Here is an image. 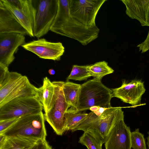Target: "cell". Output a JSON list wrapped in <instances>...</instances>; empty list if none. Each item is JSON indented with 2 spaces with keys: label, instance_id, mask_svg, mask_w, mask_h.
Listing matches in <instances>:
<instances>
[{
  "label": "cell",
  "instance_id": "obj_16",
  "mask_svg": "<svg viewBox=\"0 0 149 149\" xmlns=\"http://www.w3.org/2000/svg\"><path fill=\"white\" fill-rule=\"evenodd\" d=\"M13 33L29 36L14 15L0 0V33Z\"/></svg>",
  "mask_w": 149,
  "mask_h": 149
},
{
  "label": "cell",
  "instance_id": "obj_4",
  "mask_svg": "<svg viewBox=\"0 0 149 149\" xmlns=\"http://www.w3.org/2000/svg\"><path fill=\"white\" fill-rule=\"evenodd\" d=\"M37 88L26 76L8 70L0 79V107L15 99L35 96Z\"/></svg>",
  "mask_w": 149,
  "mask_h": 149
},
{
  "label": "cell",
  "instance_id": "obj_27",
  "mask_svg": "<svg viewBox=\"0 0 149 149\" xmlns=\"http://www.w3.org/2000/svg\"><path fill=\"white\" fill-rule=\"evenodd\" d=\"M137 47L141 53H144L149 50V30L147 36L144 41L138 45Z\"/></svg>",
  "mask_w": 149,
  "mask_h": 149
},
{
  "label": "cell",
  "instance_id": "obj_28",
  "mask_svg": "<svg viewBox=\"0 0 149 149\" xmlns=\"http://www.w3.org/2000/svg\"><path fill=\"white\" fill-rule=\"evenodd\" d=\"M107 108L100 107L98 106H93L90 108L89 109L93 112L98 116H99Z\"/></svg>",
  "mask_w": 149,
  "mask_h": 149
},
{
  "label": "cell",
  "instance_id": "obj_3",
  "mask_svg": "<svg viewBox=\"0 0 149 149\" xmlns=\"http://www.w3.org/2000/svg\"><path fill=\"white\" fill-rule=\"evenodd\" d=\"M101 79L94 78L81 85L76 110L81 112L93 106L111 107L112 90L105 86Z\"/></svg>",
  "mask_w": 149,
  "mask_h": 149
},
{
  "label": "cell",
  "instance_id": "obj_8",
  "mask_svg": "<svg viewBox=\"0 0 149 149\" xmlns=\"http://www.w3.org/2000/svg\"><path fill=\"white\" fill-rule=\"evenodd\" d=\"M72 16L88 29L98 28L95 19L101 6L107 0H68Z\"/></svg>",
  "mask_w": 149,
  "mask_h": 149
},
{
  "label": "cell",
  "instance_id": "obj_2",
  "mask_svg": "<svg viewBox=\"0 0 149 149\" xmlns=\"http://www.w3.org/2000/svg\"><path fill=\"white\" fill-rule=\"evenodd\" d=\"M124 119V112L120 107H111L99 116L93 112L71 131L81 130L93 136L101 145L104 143L112 129L120 121Z\"/></svg>",
  "mask_w": 149,
  "mask_h": 149
},
{
  "label": "cell",
  "instance_id": "obj_11",
  "mask_svg": "<svg viewBox=\"0 0 149 149\" xmlns=\"http://www.w3.org/2000/svg\"><path fill=\"white\" fill-rule=\"evenodd\" d=\"M122 81L120 87L112 89L113 97H117L124 102L131 104L133 108L142 105L141 97L146 91L144 82L137 79L127 82L123 79Z\"/></svg>",
  "mask_w": 149,
  "mask_h": 149
},
{
  "label": "cell",
  "instance_id": "obj_17",
  "mask_svg": "<svg viewBox=\"0 0 149 149\" xmlns=\"http://www.w3.org/2000/svg\"><path fill=\"white\" fill-rule=\"evenodd\" d=\"M54 94V86L52 82L47 77L43 78L42 85L37 88L35 97L42 105L45 113L49 109Z\"/></svg>",
  "mask_w": 149,
  "mask_h": 149
},
{
  "label": "cell",
  "instance_id": "obj_12",
  "mask_svg": "<svg viewBox=\"0 0 149 149\" xmlns=\"http://www.w3.org/2000/svg\"><path fill=\"white\" fill-rule=\"evenodd\" d=\"M21 46L40 58L54 61L60 60L65 51V48L61 42H49L44 38L33 40Z\"/></svg>",
  "mask_w": 149,
  "mask_h": 149
},
{
  "label": "cell",
  "instance_id": "obj_29",
  "mask_svg": "<svg viewBox=\"0 0 149 149\" xmlns=\"http://www.w3.org/2000/svg\"><path fill=\"white\" fill-rule=\"evenodd\" d=\"M48 73H49L52 75H53L55 74V71L52 69H49L48 70Z\"/></svg>",
  "mask_w": 149,
  "mask_h": 149
},
{
  "label": "cell",
  "instance_id": "obj_22",
  "mask_svg": "<svg viewBox=\"0 0 149 149\" xmlns=\"http://www.w3.org/2000/svg\"><path fill=\"white\" fill-rule=\"evenodd\" d=\"M89 65H74L67 80L70 79L81 81L86 80L91 77L89 70Z\"/></svg>",
  "mask_w": 149,
  "mask_h": 149
},
{
  "label": "cell",
  "instance_id": "obj_20",
  "mask_svg": "<svg viewBox=\"0 0 149 149\" xmlns=\"http://www.w3.org/2000/svg\"><path fill=\"white\" fill-rule=\"evenodd\" d=\"M88 113L76 111L71 107L67 110L65 115V130H72L87 117Z\"/></svg>",
  "mask_w": 149,
  "mask_h": 149
},
{
  "label": "cell",
  "instance_id": "obj_21",
  "mask_svg": "<svg viewBox=\"0 0 149 149\" xmlns=\"http://www.w3.org/2000/svg\"><path fill=\"white\" fill-rule=\"evenodd\" d=\"M89 70L91 76L101 79L104 76L111 74L114 71L104 61L90 65Z\"/></svg>",
  "mask_w": 149,
  "mask_h": 149
},
{
  "label": "cell",
  "instance_id": "obj_30",
  "mask_svg": "<svg viewBox=\"0 0 149 149\" xmlns=\"http://www.w3.org/2000/svg\"><path fill=\"white\" fill-rule=\"evenodd\" d=\"M148 136L147 138V145L148 146V149H149V131L148 132Z\"/></svg>",
  "mask_w": 149,
  "mask_h": 149
},
{
  "label": "cell",
  "instance_id": "obj_23",
  "mask_svg": "<svg viewBox=\"0 0 149 149\" xmlns=\"http://www.w3.org/2000/svg\"><path fill=\"white\" fill-rule=\"evenodd\" d=\"M131 148L133 149H147L144 135L140 133L139 128L131 133Z\"/></svg>",
  "mask_w": 149,
  "mask_h": 149
},
{
  "label": "cell",
  "instance_id": "obj_10",
  "mask_svg": "<svg viewBox=\"0 0 149 149\" xmlns=\"http://www.w3.org/2000/svg\"><path fill=\"white\" fill-rule=\"evenodd\" d=\"M28 32L34 37V9L32 0H0Z\"/></svg>",
  "mask_w": 149,
  "mask_h": 149
},
{
  "label": "cell",
  "instance_id": "obj_9",
  "mask_svg": "<svg viewBox=\"0 0 149 149\" xmlns=\"http://www.w3.org/2000/svg\"><path fill=\"white\" fill-rule=\"evenodd\" d=\"M43 109L42 105L35 96L15 99L0 107V121L39 113Z\"/></svg>",
  "mask_w": 149,
  "mask_h": 149
},
{
  "label": "cell",
  "instance_id": "obj_13",
  "mask_svg": "<svg viewBox=\"0 0 149 149\" xmlns=\"http://www.w3.org/2000/svg\"><path fill=\"white\" fill-rule=\"evenodd\" d=\"M25 43V37L23 34L0 33V65L8 68L14 60V54L18 47Z\"/></svg>",
  "mask_w": 149,
  "mask_h": 149
},
{
  "label": "cell",
  "instance_id": "obj_5",
  "mask_svg": "<svg viewBox=\"0 0 149 149\" xmlns=\"http://www.w3.org/2000/svg\"><path fill=\"white\" fill-rule=\"evenodd\" d=\"M45 120L42 111L23 116L0 134L6 136L19 135L45 139L47 135Z\"/></svg>",
  "mask_w": 149,
  "mask_h": 149
},
{
  "label": "cell",
  "instance_id": "obj_1",
  "mask_svg": "<svg viewBox=\"0 0 149 149\" xmlns=\"http://www.w3.org/2000/svg\"><path fill=\"white\" fill-rule=\"evenodd\" d=\"M50 30L86 45L98 37L100 29H88L74 19L69 10L68 0H58V8Z\"/></svg>",
  "mask_w": 149,
  "mask_h": 149
},
{
  "label": "cell",
  "instance_id": "obj_15",
  "mask_svg": "<svg viewBox=\"0 0 149 149\" xmlns=\"http://www.w3.org/2000/svg\"><path fill=\"white\" fill-rule=\"evenodd\" d=\"M126 15L138 20L142 26H149V0H121Z\"/></svg>",
  "mask_w": 149,
  "mask_h": 149
},
{
  "label": "cell",
  "instance_id": "obj_24",
  "mask_svg": "<svg viewBox=\"0 0 149 149\" xmlns=\"http://www.w3.org/2000/svg\"><path fill=\"white\" fill-rule=\"evenodd\" d=\"M79 143L85 146L88 149H102V145L86 132H84L79 138Z\"/></svg>",
  "mask_w": 149,
  "mask_h": 149
},
{
  "label": "cell",
  "instance_id": "obj_7",
  "mask_svg": "<svg viewBox=\"0 0 149 149\" xmlns=\"http://www.w3.org/2000/svg\"><path fill=\"white\" fill-rule=\"evenodd\" d=\"M34 9V35L38 39L47 34L55 19L58 0H32Z\"/></svg>",
  "mask_w": 149,
  "mask_h": 149
},
{
  "label": "cell",
  "instance_id": "obj_14",
  "mask_svg": "<svg viewBox=\"0 0 149 149\" xmlns=\"http://www.w3.org/2000/svg\"><path fill=\"white\" fill-rule=\"evenodd\" d=\"M130 128L124 119L120 121L112 130L105 143V149H131Z\"/></svg>",
  "mask_w": 149,
  "mask_h": 149
},
{
  "label": "cell",
  "instance_id": "obj_18",
  "mask_svg": "<svg viewBox=\"0 0 149 149\" xmlns=\"http://www.w3.org/2000/svg\"><path fill=\"white\" fill-rule=\"evenodd\" d=\"M39 140L19 135L6 136L0 149H31Z\"/></svg>",
  "mask_w": 149,
  "mask_h": 149
},
{
  "label": "cell",
  "instance_id": "obj_25",
  "mask_svg": "<svg viewBox=\"0 0 149 149\" xmlns=\"http://www.w3.org/2000/svg\"><path fill=\"white\" fill-rule=\"evenodd\" d=\"M19 118L0 121V133L6 130L17 121Z\"/></svg>",
  "mask_w": 149,
  "mask_h": 149
},
{
  "label": "cell",
  "instance_id": "obj_6",
  "mask_svg": "<svg viewBox=\"0 0 149 149\" xmlns=\"http://www.w3.org/2000/svg\"><path fill=\"white\" fill-rule=\"evenodd\" d=\"M54 94L49 109L44 114L45 120L58 135H62L66 131L65 115L69 109L62 90L64 82L52 81Z\"/></svg>",
  "mask_w": 149,
  "mask_h": 149
},
{
  "label": "cell",
  "instance_id": "obj_19",
  "mask_svg": "<svg viewBox=\"0 0 149 149\" xmlns=\"http://www.w3.org/2000/svg\"><path fill=\"white\" fill-rule=\"evenodd\" d=\"M81 85L67 81L62 86L63 93L69 108L77 106L80 91Z\"/></svg>",
  "mask_w": 149,
  "mask_h": 149
},
{
  "label": "cell",
  "instance_id": "obj_26",
  "mask_svg": "<svg viewBox=\"0 0 149 149\" xmlns=\"http://www.w3.org/2000/svg\"><path fill=\"white\" fill-rule=\"evenodd\" d=\"M31 149H53L46 139L39 140Z\"/></svg>",
  "mask_w": 149,
  "mask_h": 149
}]
</instances>
